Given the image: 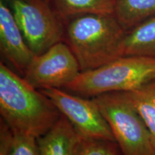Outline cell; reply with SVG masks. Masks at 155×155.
<instances>
[{
    "instance_id": "cell-7",
    "label": "cell",
    "mask_w": 155,
    "mask_h": 155,
    "mask_svg": "<svg viewBox=\"0 0 155 155\" xmlns=\"http://www.w3.org/2000/svg\"><path fill=\"white\" fill-rule=\"evenodd\" d=\"M40 91L52 101L81 137L115 141L108 122L92 98L89 99L62 88Z\"/></svg>"
},
{
    "instance_id": "cell-9",
    "label": "cell",
    "mask_w": 155,
    "mask_h": 155,
    "mask_svg": "<svg viewBox=\"0 0 155 155\" xmlns=\"http://www.w3.org/2000/svg\"><path fill=\"white\" fill-rule=\"evenodd\" d=\"M81 135L65 116L38 138L40 155H73Z\"/></svg>"
},
{
    "instance_id": "cell-3",
    "label": "cell",
    "mask_w": 155,
    "mask_h": 155,
    "mask_svg": "<svg viewBox=\"0 0 155 155\" xmlns=\"http://www.w3.org/2000/svg\"><path fill=\"white\" fill-rule=\"evenodd\" d=\"M155 81V58L122 56L98 68L81 71L65 90L84 97L129 92Z\"/></svg>"
},
{
    "instance_id": "cell-11",
    "label": "cell",
    "mask_w": 155,
    "mask_h": 155,
    "mask_svg": "<svg viewBox=\"0 0 155 155\" xmlns=\"http://www.w3.org/2000/svg\"><path fill=\"white\" fill-rule=\"evenodd\" d=\"M114 15L126 31L155 15V0H115Z\"/></svg>"
},
{
    "instance_id": "cell-13",
    "label": "cell",
    "mask_w": 155,
    "mask_h": 155,
    "mask_svg": "<svg viewBox=\"0 0 155 155\" xmlns=\"http://www.w3.org/2000/svg\"><path fill=\"white\" fill-rule=\"evenodd\" d=\"M123 93L146 124L155 148V81Z\"/></svg>"
},
{
    "instance_id": "cell-12",
    "label": "cell",
    "mask_w": 155,
    "mask_h": 155,
    "mask_svg": "<svg viewBox=\"0 0 155 155\" xmlns=\"http://www.w3.org/2000/svg\"><path fill=\"white\" fill-rule=\"evenodd\" d=\"M63 19L88 14H114L115 0H53Z\"/></svg>"
},
{
    "instance_id": "cell-10",
    "label": "cell",
    "mask_w": 155,
    "mask_h": 155,
    "mask_svg": "<svg viewBox=\"0 0 155 155\" xmlns=\"http://www.w3.org/2000/svg\"><path fill=\"white\" fill-rule=\"evenodd\" d=\"M129 55L155 58V15L127 31L121 56Z\"/></svg>"
},
{
    "instance_id": "cell-4",
    "label": "cell",
    "mask_w": 155,
    "mask_h": 155,
    "mask_svg": "<svg viewBox=\"0 0 155 155\" xmlns=\"http://www.w3.org/2000/svg\"><path fill=\"white\" fill-rule=\"evenodd\" d=\"M113 133L123 155H155L150 133L123 92L92 97Z\"/></svg>"
},
{
    "instance_id": "cell-1",
    "label": "cell",
    "mask_w": 155,
    "mask_h": 155,
    "mask_svg": "<svg viewBox=\"0 0 155 155\" xmlns=\"http://www.w3.org/2000/svg\"><path fill=\"white\" fill-rule=\"evenodd\" d=\"M1 119L13 134L39 138L47 133L61 114L41 91L0 63Z\"/></svg>"
},
{
    "instance_id": "cell-2",
    "label": "cell",
    "mask_w": 155,
    "mask_h": 155,
    "mask_svg": "<svg viewBox=\"0 0 155 155\" xmlns=\"http://www.w3.org/2000/svg\"><path fill=\"white\" fill-rule=\"evenodd\" d=\"M126 32L114 14H88L71 19L65 38L81 71H86L121 57Z\"/></svg>"
},
{
    "instance_id": "cell-15",
    "label": "cell",
    "mask_w": 155,
    "mask_h": 155,
    "mask_svg": "<svg viewBox=\"0 0 155 155\" xmlns=\"http://www.w3.org/2000/svg\"><path fill=\"white\" fill-rule=\"evenodd\" d=\"M9 155H40L38 138L31 135L13 134Z\"/></svg>"
},
{
    "instance_id": "cell-8",
    "label": "cell",
    "mask_w": 155,
    "mask_h": 155,
    "mask_svg": "<svg viewBox=\"0 0 155 155\" xmlns=\"http://www.w3.org/2000/svg\"><path fill=\"white\" fill-rule=\"evenodd\" d=\"M0 50L4 58L22 76L35 55L25 41L5 0L0 1Z\"/></svg>"
},
{
    "instance_id": "cell-14",
    "label": "cell",
    "mask_w": 155,
    "mask_h": 155,
    "mask_svg": "<svg viewBox=\"0 0 155 155\" xmlns=\"http://www.w3.org/2000/svg\"><path fill=\"white\" fill-rule=\"evenodd\" d=\"M73 155H123L115 141L81 137Z\"/></svg>"
},
{
    "instance_id": "cell-6",
    "label": "cell",
    "mask_w": 155,
    "mask_h": 155,
    "mask_svg": "<svg viewBox=\"0 0 155 155\" xmlns=\"http://www.w3.org/2000/svg\"><path fill=\"white\" fill-rule=\"evenodd\" d=\"M81 72L72 50L66 42L61 41L35 55L23 77L39 90L65 88Z\"/></svg>"
},
{
    "instance_id": "cell-16",
    "label": "cell",
    "mask_w": 155,
    "mask_h": 155,
    "mask_svg": "<svg viewBox=\"0 0 155 155\" xmlns=\"http://www.w3.org/2000/svg\"><path fill=\"white\" fill-rule=\"evenodd\" d=\"M13 133L2 119L0 122V155H9Z\"/></svg>"
},
{
    "instance_id": "cell-5",
    "label": "cell",
    "mask_w": 155,
    "mask_h": 155,
    "mask_svg": "<svg viewBox=\"0 0 155 155\" xmlns=\"http://www.w3.org/2000/svg\"><path fill=\"white\" fill-rule=\"evenodd\" d=\"M15 20L35 55L63 41V19L45 0H9Z\"/></svg>"
}]
</instances>
